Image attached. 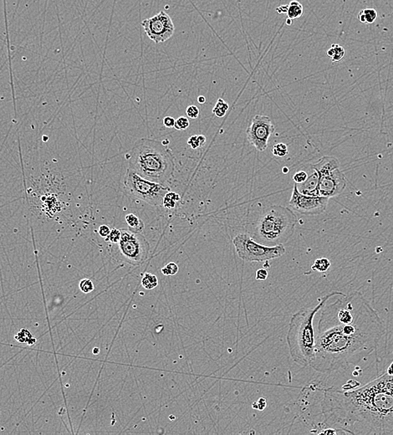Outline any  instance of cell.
<instances>
[{"mask_svg": "<svg viewBox=\"0 0 393 435\" xmlns=\"http://www.w3.org/2000/svg\"><path fill=\"white\" fill-rule=\"evenodd\" d=\"M386 332L382 319L361 292L345 295L322 308L310 367L321 373L346 369L377 349Z\"/></svg>", "mask_w": 393, "mask_h": 435, "instance_id": "obj_1", "label": "cell"}, {"mask_svg": "<svg viewBox=\"0 0 393 435\" xmlns=\"http://www.w3.org/2000/svg\"><path fill=\"white\" fill-rule=\"evenodd\" d=\"M324 424L342 434L393 433V375L383 374L351 391L325 389Z\"/></svg>", "mask_w": 393, "mask_h": 435, "instance_id": "obj_2", "label": "cell"}, {"mask_svg": "<svg viewBox=\"0 0 393 435\" xmlns=\"http://www.w3.org/2000/svg\"><path fill=\"white\" fill-rule=\"evenodd\" d=\"M336 296H345L340 291H332L320 299L314 308H303L292 316L287 333V344L291 359L300 368L310 366L316 355L317 338L314 319L327 300Z\"/></svg>", "mask_w": 393, "mask_h": 435, "instance_id": "obj_3", "label": "cell"}, {"mask_svg": "<svg viewBox=\"0 0 393 435\" xmlns=\"http://www.w3.org/2000/svg\"><path fill=\"white\" fill-rule=\"evenodd\" d=\"M126 159L129 168L150 181L165 184L174 173V155L160 141L140 139L128 152Z\"/></svg>", "mask_w": 393, "mask_h": 435, "instance_id": "obj_4", "label": "cell"}, {"mask_svg": "<svg viewBox=\"0 0 393 435\" xmlns=\"http://www.w3.org/2000/svg\"><path fill=\"white\" fill-rule=\"evenodd\" d=\"M297 222V217L290 208L270 205L257 219L252 238L267 246L284 244L293 236Z\"/></svg>", "mask_w": 393, "mask_h": 435, "instance_id": "obj_5", "label": "cell"}, {"mask_svg": "<svg viewBox=\"0 0 393 435\" xmlns=\"http://www.w3.org/2000/svg\"><path fill=\"white\" fill-rule=\"evenodd\" d=\"M311 168L317 172L318 178L317 186L309 195L330 198L343 193L347 187V178L335 157H323L317 163L312 164Z\"/></svg>", "mask_w": 393, "mask_h": 435, "instance_id": "obj_6", "label": "cell"}, {"mask_svg": "<svg viewBox=\"0 0 393 435\" xmlns=\"http://www.w3.org/2000/svg\"><path fill=\"white\" fill-rule=\"evenodd\" d=\"M124 189L132 198L153 206H161L170 188L165 184L146 180L134 170L128 168L124 177Z\"/></svg>", "mask_w": 393, "mask_h": 435, "instance_id": "obj_7", "label": "cell"}, {"mask_svg": "<svg viewBox=\"0 0 393 435\" xmlns=\"http://www.w3.org/2000/svg\"><path fill=\"white\" fill-rule=\"evenodd\" d=\"M235 250L243 261L247 262H267L285 254L284 244L267 246L254 240L248 234H240L233 240Z\"/></svg>", "mask_w": 393, "mask_h": 435, "instance_id": "obj_8", "label": "cell"}, {"mask_svg": "<svg viewBox=\"0 0 393 435\" xmlns=\"http://www.w3.org/2000/svg\"><path fill=\"white\" fill-rule=\"evenodd\" d=\"M117 244L121 261L132 266H141L148 259L150 244L142 234L121 229V240Z\"/></svg>", "mask_w": 393, "mask_h": 435, "instance_id": "obj_9", "label": "cell"}, {"mask_svg": "<svg viewBox=\"0 0 393 435\" xmlns=\"http://www.w3.org/2000/svg\"><path fill=\"white\" fill-rule=\"evenodd\" d=\"M141 24L149 39L156 44L165 42L174 34L175 26L172 18L163 10L151 18L144 19Z\"/></svg>", "mask_w": 393, "mask_h": 435, "instance_id": "obj_10", "label": "cell"}, {"mask_svg": "<svg viewBox=\"0 0 393 435\" xmlns=\"http://www.w3.org/2000/svg\"><path fill=\"white\" fill-rule=\"evenodd\" d=\"M329 198L321 196H310L300 193L297 184H294L293 192L289 202L292 210L303 215H319L325 212Z\"/></svg>", "mask_w": 393, "mask_h": 435, "instance_id": "obj_11", "label": "cell"}, {"mask_svg": "<svg viewBox=\"0 0 393 435\" xmlns=\"http://www.w3.org/2000/svg\"><path fill=\"white\" fill-rule=\"evenodd\" d=\"M275 126L270 117L255 115L247 129V139L258 151H266L270 136L275 133Z\"/></svg>", "mask_w": 393, "mask_h": 435, "instance_id": "obj_12", "label": "cell"}, {"mask_svg": "<svg viewBox=\"0 0 393 435\" xmlns=\"http://www.w3.org/2000/svg\"><path fill=\"white\" fill-rule=\"evenodd\" d=\"M126 223L130 231L135 232V233H142V231H144L145 224L142 219H140L139 217L137 216L134 214H128L126 215Z\"/></svg>", "mask_w": 393, "mask_h": 435, "instance_id": "obj_13", "label": "cell"}, {"mask_svg": "<svg viewBox=\"0 0 393 435\" xmlns=\"http://www.w3.org/2000/svg\"><path fill=\"white\" fill-rule=\"evenodd\" d=\"M303 12V5L297 0H292L288 5L286 14L289 19L295 20L302 16Z\"/></svg>", "mask_w": 393, "mask_h": 435, "instance_id": "obj_14", "label": "cell"}, {"mask_svg": "<svg viewBox=\"0 0 393 435\" xmlns=\"http://www.w3.org/2000/svg\"><path fill=\"white\" fill-rule=\"evenodd\" d=\"M181 201L179 194L175 192L169 191L166 193L163 199V207L166 210H174Z\"/></svg>", "mask_w": 393, "mask_h": 435, "instance_id": "obj_15", "label": "cell"}, {"mask_svg": "<svg viewBox=\"0 0 393 435\" xmlns=\"http://www.w3.org/2000/svg\"><path fill=\"white\" fill-rule=\"evenodd\" d=\"M345 49L342 45L337 44H331L330 49L327 50V56L331 59L332 62H339L345 56Z\"/></svg>", "mask_w": 393, "mask_h": 435, "instance_id": "obj_16", "label": "cell"}, {"mask_svg": "<svg viewBox=\"0 0 393 435\" xmlns=\"http://www.w3.org/2000/svg\"><path fill=\"white\" fill-rule=\"evenodd\" d=\"M377 12L374 9H365L359 12L357 19L362 23H374L377 19Z\"/></svg>", "mask_w": 393, "mask_h": 435, "instance_id": "obj_17", "label": "cell"}, {"mask_svg": "<svg viewBox=\"0 0 393 435\" xmlns=\"http://www.w3.org/2000/svg\"><path fill=\"white\" fill-rule=\"evenodd\" d=\"M142 285L147 290H153L159 286V279L155 275L146 273L142 277Z\"/></svg>", "mask_w": 393, "mask_h": 435, "instance_id": "obj_18", "label": "cell"}, {"mask_svg": "<svg viewBox=\"0 0 393 435\" xmlns=\"http://www.w3.org/2000/svg\"><path fill=\"white\" fill-rule=\"evenodd\" d=\"M228 109H229V106H228V103H225L222 98H219L212 112L216 117H223L225 116L226 112H228Z\"/></svg>", "mask_w": 393, "mask_h": 435, "instance_id": "obj_19", "label": "cell"}, {"mask_svg": "<svg viewBox=\"0 0 393 435\" xmlns=\"http://www.w3.org/2000/svg\"><path fill=\"white\" fill-rule=\"evenodd\" d=\"M206 137L203 135L191 136L188 140V145L193 149H198L203 147L206 143Z\"/></svg>", "mask_w": 393, "mask_h": 435, "instance_id": "obj_20", "label": "cell"}, {"mask_svg": "<svg viewBox=\"0 0 393 435\" xmlns=\"http://www.w3.org/2000/svg\"><path fill=\"white\" fill-rule=\"evenodd\" d=\"M330 267V261L328 259L321 258L317 259V261H315L314 265L312 266V270L319 272H326Z\"/></svg>", "mask_w": 393, "mask_h": 435, "instance_id": "obj_21", "label": "cell"}, {"mask_svg": "<svg viewBox=\"0 0 393 435\" xmlns=\"http://www.w3.org/2000/svg\"><path fill=\"white\" fill-rule=\"evenodd\" d=\"M272 153L274 156L278 158H284L288 154V147L284 143H278L275 144L272 149Z\"/></svg>", "mask_w": 393, "mask_h": 435, "instance_id": "obj_22", "label": "cell"}, {"mask_svg": "<svg viewBox=\"0 0 393 435\" xmlns=\"http://www.w3.org/2000/svg\"><path fill=\"white\" fill-rule=\"evenodd\" d=\"M121 238V231L118 228H113L110 232L109 235L106 238L105 240L107 242L112 243V244H117L120 241Z\"/></svg>", "mask_w": 393, "mask_h": 435, "instance_id": "obj_23", "label": "cell"}, {"mask_svg": "<svg viewBox=\"0 0 393 435\" xmlns=\"http://www.w3.org/2000/svg\"><path fill=\"white\" fill-rule=\"evenodd\" d=\"M178 270L179 268L177 264L175 262H170L162 269V272L164 275H174L178 272Z\"/></svg>", "mask_w": 393, "mask_h": 435, "instance_id": "obj_24", "label": "cell"}, {"mask_svg": "<svg viewBox=\"0 0 393 435\" xmlns=\"http://www.w3.org/2000/svg\"><path fill=\"white\" fill-rule=\"evenodd\" d=\"M190 126V121L189 118L185 117H180L175 121L174 128L176 130L184 131L186 130Z\"/></svg>", "mask_w": 393, "mask_h": 435, "instance_id": "obj_25", "label": "cell"}, {"mask_svg": "<svg viewBox=\"0 0 393 435\" xmlns=\"http://www.w3.org/2000/svg\"><path fill=\"white\" fill-rule=\"evenodd\" d=\"M80 290L84 293H90L94 290L93 282L90 279H83L80 282Z\"/></svg>", "mask_w": 393, "mask_h": 435, "instance_id": "obj_26", "label": "cell"}, {"mask_svg": "<svg viewBox=\"0 0 393 435\" xmlns=\"http://www.w3.org/2000/svg\"><path fill=\"white\" fill-rule=\"evenodd\" d=\"M307 172H305V171H299V172H296L293 176L294 182L296 184H304L307 180Z\"/></svg>", "mask_w": 393, "mask_h": 435, "instance_id": "obj_27", "label": "cell"}, {"mask_svg": "<svg viewBox=\"0 0 393 435\" xmlns=\"http://www.w3.org/2000/svg\"><path fill=\"white\" fill-rule=\"evenodd\" d=\"M186 114L189 118L197 119L199 117V109L196 106H189L187 108Z\"/></svg>", "mask_w": 393, "mask_h": 435, "instance_id": "obj_28", "label": "cell"}, {"mask_svg": "<svg viewBox=\"0 0 393 435\" xmlns=\"http://www.w3.org/2000/svg\"><path fill=\"white\" fill-rule=\"evenodd\" d=\"M266 405H267V402H266V398H260L258 401H257V402H254V403L252 404V407H253V408H254V410L263 411V410L266 408Z\"/></svg>", "mask_w": 393, "mask_h": 435, "instance_id": "obj_29", "label": "cell"}, {"mask_svg": "<svg viewBox=\"0 0 393 435\" xmlns=\"http://www.w3.org/2000/svg\"><path fill=\"white\" fill-rule=\"evenodd\" d=\"M255 279L258 282H264L268 278V271L266 269H259L256 271Z\"/></svg>", "mask_w": 393, "mask_h": 435, "instance_id": "obj_30", "label": "cell"}, {"mask_svg": "<svg viewBox=\"0 0 393 435\" xmlns=\"http://www.w3.org/2000/svg\"><path fill=\"white\" fill-rule=\"evenodd\" d=\"M111 228H110L109 226L107 225H101L100 228H99V231H98V233L100 235V237L102 238H107L108 235H109L110 232H111Z\"/></svg>", "mask_w": 393, "mask_h": 435, "instance_id": "obj_31", "label": "cell"}, {"mask_svg": "<svg viewBox=\"0 0 393 435\" xmlns=\"http://www.w3.org/2000/svg\"><path fill=\"white\" fill-rule=\"evenodd\" d=\"M175 121L176 120L173 117H166L163 118V123L166 127L172 128L174 127Z\"/></svg>", "mask_w": 393, "mask_h": 435, "instance_id": "obj_32", "label": "cell"}, {"mask_svg": "<svg viewBox=\"0 0 393 435\" xmlns=\"http://www.w3.org/2000/svg\"><path fill=\"white\" fill-rule=\"evenodd\" d=\"M287 10H288V5H281L279 8H277L276 11L278 14H286Z\"/></svg>", "mask_w": 393, "mask_h": 435, "instance_id": "obj_33", "label": "cell"}, {"mask_svg": "<svg viewBox=\"0 0 393 435\" xmlns=\"http://www.w3.org/2000/svg\"><path fill=\"white\" fill-rule=\"evenodd\" d=\"M386 373H388V374L393 375V362L391 364H390V365H389V367L387 368V369H386Z\"/></svg>", "mask_w": 393, "mask_h": 435, "instance_id": "obj_34", "label": "cell"}, {"mask_svg": "<svg viewBox=\"0 0 393 435\" xmlns=\"http://www.w3.org/2000/svg\"><path fill=\"white\" fill-rule=\"evenodd\" d=\"M198 101L199 104H203V103H206V98L203 96H198Z\"/></svg>", "mask_w": 393, "mask_h": 435, "instance_id": "obj_35", "label": "cell"}, {"mask_svg": "<svg viewBox=\"0 0 393 435\" xmlns=\"http://www.w3.org/2000/svg\"><path fill=\"white\" fill-rule=\"evenodd\" d=\"M282 172H284V173H287V172H289V168H287V167H284V168L282 169Z\"/></svg>", "mask_w": 393, "mask_h": 435, "instance_id": "obj_36", "label": "cell"}, {"mask_svg": "<svg viewBox=\"0 0 393 435\" xmlns=\"http://www.w3.org/2000/svg\"><path fill=\"white\" fill-rule=\"evenodd\" d=\"M287 20H288V21H287V23H288L289 25H290V24H291V19H287Z\"/></svg>", "mask_w": 393, "mask_h": 435, "instance_id": "obj_37", "label": "cell"}]
</instances>
